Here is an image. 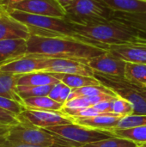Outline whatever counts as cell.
Masks as SVG:
<instances>
[{
  "mask_svg": "<svg viewBox=\"0 0 146 147\" xmlns=\"http://www.w3.org/2000/svg\"><path fill=\"white\" fill-rule=\"evenodd\" d=\"M108 51L77 37H47L30 34L27 55L50 59H89Z\"/></svg>",
  "mask_w": 146,
  "mask_h": 147,
  "instance_id": "obj_1",
  "label": "cell"
},
{
  "mask_svg": "<svg viewBox=\"0 0 146 147\" xmlns=\"http://www.w3.org/2000/svg\"><path fill=\"white\" fill-rule=\"evenodd\" d=\"M70 24L76 36L107 51L109 46L126 44L146 38L134 28L114 18L88 25Z\"/></svg>",
  "mask_w": 146,
  "mask_h": 147,
  "instance_id": "obj_2",
  "label": "cell"
},
{
  "mask_svg": "<svg viewBox=\"0 0 146 147\" xmlns=\"http://www.w3.org/2000/svg\"><path fill=\"white\" fill-rule=\"evenodd\" d=\"M6 12L15 20L25 24L28 28L30 34L47 37L80 38L74 34L71 24L65 18L34 15L15 9H10Z\"/></svg>",
  "mask_w": 146,
  "mask_h": 147,
  "instance_id": "obj_3",
  "label": "cell"
},
{
  "mask_svg": "<svg viewBox=\"0 0 146 147\" xmlns=\"http://www.w3.org/2000/svg\"><path fill=\"white\" fill-rule=\"evenodd\" d=\"M61 140L64 147H77L85 144L114 137L112 132L91 129L75 123L45 128Z\"/></svg>",
  "mask_w": 146,
  "mask_h": 147,
  "instance_id": "obj_4",
  "label": "cell"
},
{
  "mask_svg": "<svg viewBox=\"0 0 146 147\" xmlns=\"http://www.w3.org/2000/svg\"><path fill=\"white\" fill-rule=\"evenodd\" d=\"M65 12L68 22L80 25L107 22L113 16V12L97 0H75Z\"/></svg>",
  "mask_w": 146,
  "mask_h": 147,
  "instance_id": "obj_5",
  "label": "cell"
},
{
  "mask_svg": "<svg viewBox=\"0 0 146 147\" xmlns=\"http://www.w3.org/2000/svg\"><path fill=\"white\" fill-rule=\"evenodd\" d=\"M9 144L39 147H64L63 143L49 131L21 123L12 126L8 136Z\"/></svg>",
  "mask_w": 146,
  "mask_h": 147,
  "instance_id": "obj_6",
  "label": "cell"
},
{
  "mask_svg": "<svg viewBox=\"0 0 146 147\" xmlns=\"http://www.w3.org/2000/svg\"><path fill=\"white\" fill-rule=\"evenodd\" d=\"M96 78H97L102 85L112 90L119 97L127 100L133 107V115H146V101L133 90L122 77L110 76L99 72H95Z\"/></svg>",
  "mask_w": 146,
  "mask_h": 147,
  "instance_id": "obj_7",
  "label": "cell"
},
{
  "mask_svg": "<svg viewBox=\"0 0 146 147\" xmlns=\"http://www.w3.org/2000/svg\"><path fill=\"white\" fill-rule=\"evenodd\" d=\"M20 119L23 124L44 129L50 127L74 123L72 118L66 116L61 111L32 110L25 109L20 115Z\"/></svg>",
  "mask_w": 146,
  "mask_h": 147,
  "instance_id": "obj_8",
  "label": "cell"
},
{
  "mask_svg": "<svg viewBox=\"0 0 146 147\" xmlns=\"http://www.w3.org/2000/svg\"><path fill=\"white\" fill-rule=\"evenodd\" d=\"M85 59L45 58V71L48 73H63L94 77L95 71L83 61Z\"/></svg>",
  "mask_w": 146,
  "mask_h": 147,
  "instance_id": "obj_9",
  "label": "cell"
},
{
  "mask_svg": "<svg viewBox=\"0 0 146 147\" xmlns=\"http://www.w3.org/2000/svg\"><path fill=\"white\" fill-rule=\"evenodd\" d=\"M10 9L59 18H65L66 16L65 10L57 0H23Z\"/></svg>",
  "mask_w": 146,
  "mask_h": 147,
  "instance_id": "obj_10",
  "label": "cell"
},
{
  "mask_svg": "<svg viewBox=\"0 0 146 147\" xmlns=\"http://www.w3.org/2000/svg\"><path fill=\"white\" fill-rule=\"evenodd\" d=\"M108 52L125 62L146 64V38L126 44L109 46Z\"/></svg>",
  "mask_w": 146,
  "mask_h": 147,
  "instance_id": "obj_11",
  "label": "cell"
},
{
  "mask_svg": "<svg viewBox=\"0 0 146 147\" xmlns=\"http://www.w3.org/2000/svg\"><path fill=\"white\" fill-rule=\"evenodd\" d=\"M84 63L95 72L124 78L126 62L114 56L109 52L89 59H85Z\"/></svg>",
  "mask_w": 146,
  "mask_h": 147,
  "instance_id": "obj_12",
  "label": "cell"
},
{
  "mask_svg": "<svg viewBox=\"0 0 146 147\" xmlns=\"http://www.w3.org/2000/svg\"><path fill=\"white\" fill-rule=\"evenodd\" d=\"M45 58L26 55L0 66V71L22 75L45 71Z\"/></svg>",
  "mask_w": 146,
  "mask_h": 147,
  "instance_id": "obj_13",
  "label": "cell"
},
{
  "mask_svg": "<svg viewBox=\"0 0 146 147\" xmlns=\"http://www.w3.org/2000/svg\"><path fill=\"white\" fill-rule=\"evenodd\" d=\"M30 36L28 28L22 22L15 20L8 12L3 11L0 16V40L23 39Z\"/></svg>",
  "mask_w": 146,
  "mask_h": 147,
  "instance_id": "obj_14",
  "label": "cell"
},
{
  "mask_svg": "<svg viewBox=\"0 0 146 147\" xmlns=\"http://www.w3.org/2000/svg\"><path fill=\"white\" fill-rule=\"evenodd\" d=\"M123 118L121 115L110 113L104 114L97 116L92 117H77L73 118L74 123L82 127H85L91 129H98V130H105L112 132L117 127L118 123Z\"/></svg>",
  "mask_w": 146,
  "mask_h": 147,
  "instance_id": "obj_15",
  "label": "cell"
},
{
  "mask_svg": "<svg viewBox=\"0 0 146 147\" xmlns=\"http://www.w3.org/2000/svg\"><path fill=\"white\" fill-rule=\"evenodd\" d=\"M26 55V40L15 39L0 40V66Z\"/></svg>",
  "mask_w": 146,
  "mask_h": 147,
  "instance_id": "obj_16",
  "label": "cell"
},
{
  "mask_svg": "<svg viewBox=\"0 0 146 147\" xmlns=\"http://www.w3.org/2000/svg\"><path fill=\"white\" fill-rule=\"evenodd\" d=\"M112 12L144 13L146 12V0H97Z\"/></svg>",
  "mask_w": 146,
  "mask_h": 147,
  "instance_id": "obj_17",
  "label": "cell"
},
{
  "mask_svg": "<svg viewBox=\"0 0 146 147\" xmlns=\"http://www.w3.org/2000/svg\"><path fill=\"white\" fill-rule=\"evenodd\" d=\"M60 81L53 77L51 73L36 71L22 75H18L17 85L25 86H45L53 85L59 83Z\"/></svg>",
  "mask_w": 146,
  "mask_h": 147,
  "instance_id": "obj_18",
  "label": "cell"
},
{
  "mask_svg": "<svg viewBox=\"0 0 146 147\" xmlns=\"http://www.w3.org/2000/svg\"><path fill=\"white\" fill-rule=\"evenodd\" d=\"M53 77L62 82L64 84L73 89L82 88L85 86L102 85V83L95 77H88L83 75L63 74V73H51Z\"/></svg>",
  "mask_w": 146,
  "mask_h": 147,
  "instance_id": "obj_19",
  "label": "cell"
},
{
  "mask_svg": "<svg viewBox=\"0 0 146 147\" xmlns=\"http://www.w3.org/2000/svg\"><path fill=\"white\" fill-rule=\"evenodd\" d=\"M24 107L32 110H49V111H61L63 104L54 101L48 96L30 97L22 100Z\"/></svg>",
  "mask_w": 146,
  "mask_h": 147,
  "instance_id": "obj_20",
  "label": "cell"
},
{
  "mask_svg": "<svg viewBox=\"0 0 146 147\" xmlns=\"http://www.w3.org/2000/svg\"><path fill=\"white\" fill-rule=\"evenodd\" d=\"M17 78L18 75L0 71V96L8 97L22 103V100L16 91Z\"/></svg>",
  "mask_w": 146,
  "mask_h": 147,
  "instance_id": "obj_21",
  "label": "cell"
},
{
  "mask_svg": "<svg viewBox=\"0 0 146 147\" xmlns=\"http://www.w3.org/2000/svg\"><path fill=\"white\" fill-rule=\"evenodd\" d=\"M112 18L128 24L146 37V12L134 14L113 12Z\"/></svg>",
  "mask_w": 146,
  "mask_h": 147,
  "instance_id": "obj_22",
  "label": "cell"
},
{
  "mask_svg": "<svg viewBox=\"0 0 146 147\" xmlns=\"http://www.w3.org/2000/svg\"><path fill=\"white\" fill-rule=\"evenodd\" d=\"M124 78L130 83L146 86V64L126 62Z\"/></svg>",
  "mask_w": 146,
  "mask_h": 147,
  "instance_id": "obj_23",
  "label": "cell"
},
{
  "mask_svg": "<svg viewBox=\"0 0 146 147\" xmlns=\"http://www.w3.org/2000/svg\"><path fill=\"white\" fill-rule=\"evenodd\" d=\"M115 137L133 141L138 146L146 144V126L128 129H114L112 131Z\"/></svg>",
  "mask_w": 146,
  "mask_h": 147,
  "instance_id": "obj_24",
  "label": "cell"
},
{
  "mask_svg": "<svg viewBox=\"0 0 146 147\" xmlns=\"http://www.w3.org/2000/svg\"><path fill=\"white\" fill-rule=\"evenodd\" d=\"M102 95H110L118 96L112 90L108 89L104 85H96V86H85L82 88L73 89L68 100L76 98V97H89V96H96Z\"/></svg>",
  "mask_w": 146,
  "mask_h": 147,
  "instance_id": "obj_25",
  "label": "cell"
},
{
  "mask_svg": "<svg viewBox=\"0 0 146 147\" xmlns=\"http://www.w3.org/2000/svg\"><path fill=\"white\" fill-rule=\"evenodd\" d=\"M53 85H45V86H25V85H17L16 91L18 96L22 100L37 97V96H48L50 90Z\"/></svg>",
  "mask_w": 146,
  "mask_h": 147,
  "instance_id": "obj_26",
  "label": "cell"
},
{
  "mask_svg": "<svg viewBox=\"0 0 146 147\" xmlns=\"http://www.w3.org/2000/svg\"><path fill=\"white\" fill-rule=\"evenodd\" d=\"M74 147V146H67ZM77 147H138V145L133 141L119 137H113L107 140H102L89 144H85Z\"/></svg>",
  "mask_w": 146,
  "mask_h": 147,
  "instance_id": "obj_27",
  "label": "cell"
},
{
  "mask_svg": "<svg viewBox=\"0 0 146 147\" xmlns=\"http://www.w3.org/2000/svg\"><path fill=\"white\" fill-rule=\"evenodd\" d=\"M143 126H146V115H131L121 118L115 129H128Z\"/></svg>",
  "mask_w": 146,
  "mask_h": 147,
  "instance_id": "obj_28",
  "label": "cell"
},
{
  "mask_svg": "<svg viewBox=\"0 0 146 147\" xmlns=\"http://www.w3.org/2000/svg\"><path fill=\"white\" fill-rule=\"evenodd\" d=\"M61 112L65 114L66 116L71 118H77V117H92L97 116L104 114L99 113L94 107H87V108H79V109H71L63 107Z\"/></svg>",
  "mask_w": 146,
  "mask_h": 147,
  "instance_id": "obj_29",
  "label": "cell"
},
{
  "mask_svg": "<svg viewBox=\"0 0 146 147\" xmlns=\"http://www.w3.org/2000/svg\"><path fill=\"white\" fill-rule=\"evenodd\" d=\"M0 109L20 116V115L25 110L26 108L20 102L9 99L8 97L0 96Z\"/></svg>",
  "mask_w": 146,
  "mask_h": 147,
  "instance_id": "obj_30",
  "label": "cell"
},
{
  "mask_svg": "<svg viewBox=\"0 0 146 147\" xmlns=\"http://www.w3.org/2000/svg\"><path fill=\"white\" fill-rule=\"evenodd\" d=\"M113 112L125 117L133 115V107L127 100L118 97L113 102Z\"/></svg>",
  "mask_w": 146,
  "mask_h": 147,
  "instance_id": "obj_31",
  "label": "cell"
},
{
  "mask_svg": "<svg viewBox=\"0 0 146 147\" xmlns=\"http://www.w3.org/2000/svg\"><path fill=\"white\" fill-rule=\"evenodd\" d=\"M0 123L9 126H16L22 123L19 115L0 109Z\"/></svg>",
  "mask_w": 146,
  "mask_h": 147,
  "instance_id": "obj_32",
  "label": "cell"
},
{
  "mask_svg": "<svg viewBox=\"0 0 146 147\" xmlns=\"http://www.w3.org/2000/svg\"><path fill=\"white\" fill-rule=\"evenodd\" d=\"M12 126L4 125L0 123V147H3L9 144L8 136Z\"/></svg>",
  "mask_w": 146,
  "mask_h": 147,
  "instance_id": "obj_33",
  "label": "cell"
},
{
  "mask_svg": "<svg viewBox=\"0 0 146 147\" xmlns=\"http://www.w3.org/2000/svg\"><path fill=\"white\" fill-rule=\"evenodd\" d=\"M114 102V101H113ZM113 102H102L93 106L101 114H110L113 112Z\"/></svg>",
  "mask_w": 146,
  "mask_h": 147,
  "instance_id": "obj_34",
  "label": "cell"
},
{
  "mask_svg": "<svg viewBox=\"0 0 146 147\" xmlns=\"http://www.w3.org/2000/svg\"><path fill=\"white\" fill-rule=\"evenodd\" d=\"M65 84H64L62 82H59L58 84H53L52 90H50V93L48 95V96L52 99H53L54 101H57L59 102V96H60V93L64 88Z\"/></svg>",
  "mask_w": 146,
  "mask_h": 147,
  "instance_id": "obj_35",
  "label": "cell"
},
{
  "mask_svg": "<svg viewBox=\"0 0 146 147\" xmlns=\"http://www.w3.org/2000/svg\"><path fill=\"white\" fill-rule=\"evenodd\" d=\"M71 91H72L71 88L68 87L67 85H65L62 91H61V93H60V96H59V102H60V103H62L64 105L68 101V98H69Z\"/></svg>",
  "mask_w": 146,
  "mask_h": 147,
  "instance_id": "obj_36",
  "label": "cell"
},
{
  "mask_svg": "<svg viewBox=\"0 0 146 147\" xmlns=\"http://www.w3.org/2000/svg\"><path fill=\"white\" fill-rule=\"evenodd\" d=\"M23 0H2L0 3V9L3 11L9 10L14 5L22 2Z\"/></svg>",
  "mask_w": 146,
  "mask_h": 147,
  "instance_id": "obj_37",
  "label": "cell"
},
{
  "mask_svg": "<svg viewBox=\"0 0 146 147\" xmlns=\"http://www.w3.org/2000/svg\"><path fill=\"white\" fill-rule=\"evenodd\" d=\"M127 81V80H126ZM127 83H128V84L133 89V90H135L146 101V86L145 85H140V84H133V83H130V82H128L127 81Z\"/></svg>",
  "mask_w": 146,
  "mask_h": 147,
  "instance_id": "obj_38",
  "label": "cell"
},
{
  "mask_svg": "<svg viewBox=\"0 0 146 147\" xmlns=\"http://www.w3.org/2000/svg\"><path fill=\"white\" fill-rule=\"evenodd\" d=\"M57 1H58L59 3L64 8V9L66 10V9H67L69 6H71V5L74 3L75 0H57Z\"/></svg>",
  "mask_w": 146,
  "mask_h": 147,
  "instance_id": "obj_39",
  "label": "cell"
},
{
  "mask_svg": "<svg viewBox=\"0 0 146 147\" xmlns=\"http://www.w3.org/2000/svg\"><path fill=\"white\" fill-rule=\"evenodd\" d=\"M3 147H39L33 146H27V145H12V144H8Z\"/></svg>",
  "mask_w": 146,
  "mask_h": 147,
  "instance_id": "obj_40",
  "label": "cell"
},
{
  "mask_svg": "<svg viewBox=\"0 0 146 147\" xmlns=\"http://www.w3.org/2000/svg\"><path fill=\"white\" fill-rule=\"evenodd\" d=\"M3 10H2L1 9H0V16H1V15H2V12H3Z\"/></svg>",
  "mask_w": 146,
  "mask_h": 147,
  "instance_id": "obj_41",
  "label": "cell"
},
{
  "mask_svg": "<svg viewBox=\"0 0 146 147\" xmlns=\"http://www.w3.org/2000/svg\"><path fill=\"white\" fill-rule=\"evenodd\" d=\"M138 147H146V146H138Z\"/></svg>",
  "mask_w": 146,
  "mask_h": 147,
  "instance_id": "obj_42",
  "label": "cell"
},
{
  "mask_svg": "<svg viewBox=\"0 0 146 147\" xmlns=\"http://www.w3.org/2000/svg\"><path fill=\"white\" fill-rule=\"evenodd\" d=\"M143 146H146V144H145V145H143Z\"/></svg>",
  "mask_w": 146,
  "mask_h": 147,
  "instance_id": "obj_43",
  "label": "cell"
},
{
  "mask_svg": "<svg viewBox=\"0 0 146 147\" xmlns=\"http://www.w3.org/2000/svg\"><path fill=\"white\" fill-rule=\"evenodd\" d=\"M1 1H2V0H0V3H1Z\"/></svg>",
  "mask_w": 146,
  "mask_h": 147,
  "instance_id": "obj_44",
  "label": "cell"
}]
</instances>
